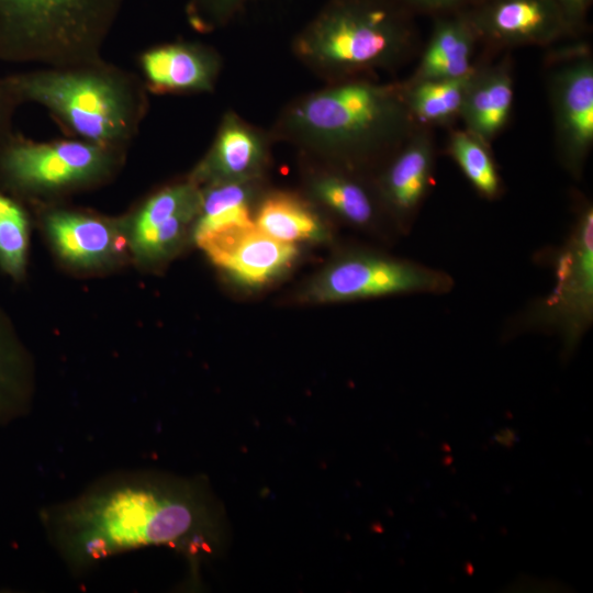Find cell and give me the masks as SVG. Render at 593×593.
Listing matches in <instances>:
<instances>
[{"label": "cell", "instance_id": "obj_1", "mask_svg": "<svg viewBox=\"0 0 593 593\" xmlns=\"http://www.w3.org/2000/svg\"><path fill=\"white\" fill-rule=\"evenodd\" d=\"M41 522L75 574L150 546L199 561L216 555L226 539L223 510L206 482L153 470L100 478L74 499L43 510Z\"/></svg>", "mask_w": 593, "mask_h": 593}, {"label": "cell", "instance_id": "obj_2", "mask_svg": "<svg viewBox=\"0 0 593 593\" xmlns=\"http://www.w3.org/2000/svg\"><path fill=\"white\" fill-rule=\"evenodd\" d=\"M418 127L402 85L355 77L293 101L276 135L346 164L398 150Z\"/></svg>", "mask_w": 593, "mask_h": 593}, {"label": "cell", "instance_id": "obj_3", "mask_svg": "<svg viewBox=\"0 0 593 593\" xmlns=\"http://www.w3.org/2000/svg\"><path fill=\"white\" fill-rule=\"evenodd\" d=\"M18 102L45 108L79 139L126 149L147 110L139 79L103 59L5 76Z\"/></svg>", "mask_w": 593, "mask_h": 593}, {"label": "cell", "instance_id": "obj_4", "mask_svg": "<svg viewBox=\"0 0 593 593\" xmlns=\"http://www.w3.org/2000/svg\"><path fill=\"white\" fill-rule=\"evenodd\" d=\"M417 43L412 13L393 0H328L294 40V52L333 82L394 67Z\"/></svg>", "mask_w": 593, "mask_h": 593}, {"label": "cell", "instance_id": "obj_5", "mask_svg": "<svg viewBox=\"0 0 593 593\" xmlns=\"http://www.w3.org/2000/svg\"><path fill=\"white\" fill-rule=\"evenodd\" d=\"M123 0H0V60L64 67L101 59Z\"/></svg>", "mask_w": 593, "mask_h": 593}, {"label": "cell", "instance_id": "obj_6", "mask_svg": "<svg viewBox=\"0 0 593 593\" xmlns=\"http://www.w3.org/2000/svg\"><path fill=\"white\" fill-rule=\"evenodd\" d=\"M125 150L79 138L36 143L12 134L0 146V189L36 204L89 189L119 171Z\"/></svg>", "mask_w": 593, "mask_h": 593}, {"label": "cell", "instance_id": "obj_7", "mask_svg": "<svg viewBox=\"0 0 593 593\" xmlns=\"http://www.w3.org/2000/svg\"><path fill=\"white\" fill-rule=\"evenodd\" d=\"M553 284L513 323L515 331H545L564 348L578 346L593 323V206L584 202L564 243L548 259Z\"/></svg>", "mask_w": 593, "mask_h": 593}, {"label": "cell", "instance_id": "obj_8", "mask_svg": "<svg viewBox=\"0 0 593 593\" xmlns=\"http://www.w3.org/2000/svg\"><path fill=\"white\" fill-rule=\"evenodd\" d=\"M455 286L446 271L415 261L355 253L325 269L309 287L315 302H337L394 294H445Z\"/></svg>", "mask_w": 593, "mask_h": 593}, {"label": "cell", "instance_id": "obj_9", "mask_svg": "<svg viewBox=\"0 0 593 593\" xmlns=\"http://www.w3.org/2000/svg\"><path fill=\"white\" fill-rule=\"evenodd\" d=\"M37 205L41 228L57 258L69 269L102 272L119 266L130 255L122 219Z\"/></svg>", "mask_w": 593, "mask_h": 593}, {"label": "cell", "instance_id": "obj_10", "mask_svg": "<svg viewBox=\"0 0 593 593\" xmlns=\"http://www.w3.org/2000/svg\"><path fill=\"white\" fill-rule=\"evenodd\" d=\"M549 87L559 156L579 176L593 144L592 59L577 53L555 69Z\"/></svg>", "mask_w": 593, "mask_h": 593}, {"label": "cell", "instance_id": "obj_11", "mask_svg": "<svg viewBox=\"0 0 593 593\" xmlns=\"http://www.w3.org/2000/svg\"><path fill=\"white\" fill-rule=\"evenodd\" d=\"M463 12L478 41L494 47L549 45L573 33L555 0H481Z\"/></svg>", "mask_w": 593, "mask_h": 593}, {"label": "cell", "instance_id": "obj_12", "mask_svg": "<svg viewBox=\"0 0 593 593\" xmlns=\"http://www.w3.org/2000/svg\"><path fill=\"white\" fill-rule=\"evenodd\" d=\"M195 244L208 258L246 286H260L290 267L298 249L277 240L255 225L206 236Z\"/></svg>", "mask_w": 593, "mask_h": 593}, {"label": "cell", "instance_id": "obj_13", "mask_svg": "<svg viewBox=\"0 0 593 593\" xmlns=\"http://www.w3.org/2000/svg\"><path fill=\"white\" fill-rule=\"evenodd\" d=\"M394 154L379 178L377 192L382 205L405 226L432 183L435 152L430 133L417 127Z\"/></svg>", "mask_w": 593, "mask_h": 593}, {"label": "cell", "instance_id": "obj_14", "mask_svg": "<svg viewBox=\"0 0 593 593\" xmlns=\"http://www.w3.org/2000/svg\"><path fill=\"white\" fill-rule=\"evenodd\" d=\"M266 138L236 114H226L211 148L190 178L200 187L221 181H254L267 160Z\"/></svg>", "mask_w": 593, "mask_h": 593}, {"label": "cell", "instance_id": "obj_15", "mask_svg": "<svg viewBox=\"0 0 593 593\" xmlns=\"http://www.w3.org/2000/svg\"><path fill=\"white\" fill-rule=\"evenodd\" d=\"M139 65L145 87L156 93L212 91L220 71L215 52L189 42L149 48L139 57Z\"/></svg>", "mask_w": 593, "mask_h": 593}, {"label": "cell", "instance_id": "obj_16", "mask_svg": "<svg viewBox=\"0 0 593 593\" xmlns=\"http://www.w3.org/2000/svg\"><path fill=\"white\" fill-rule=\"evenodd\" d=\"M513 98L514 81L507 60L477 67L460 112L465 130L490 144L506 125Z\"/></svg>", "mask_w": 593, "mask_h": 593}, {"label": "cell", "instance_id": "obj_17", "mask_svg": "<svg viewBox=\"0 0 593 593\" xmlns=\"http://www.w3.org/2000/svg\"><path fill=\"white\" fill-rule=\"evenodd\" d=\"M477 34L465 12L436 16L429 41L409 81L460 78L475 69Z\"/></svg>", "mask_w": 593, "mask_h": 593}, {"label": "cell", "instance_id": "obj_18", "mask_svg": "<svg viewBox=\"0 0 593 593\" xmlns=\"http://www.w3.org/2000/svg\"><path fill=\"white\" fill-rule=\"evenodd\" d=\"M33 394L31 354L0 306V426L29 413Z\"/></svg>", "mask_w": 593, "mask_h": 593}, {"label": "cell", "instance_id": "obj_19", "mask_svg": "<svg viewBox=\"0 0 593 593\" xmlns=\"http://www.w3.org/2000/svg\"><path fill=\"white\" fill-rule=\"evenodd\" d=\"M251 182L221 181L201 187L191 231L194 242L226 230L255 225L250 209Z\"/></svg>", "mask_w": 593, "mask_h": 593}, {"label": "cell", "instance_id": "obj_20", "mask_svg": "<svg viewBox=\"0 0 593 593\" xmlns=\"http://www.w3.org/2000/svg\"><path fill=\"white\" fill-rule=\"evenodd\" d=\"M313 195L349 224L370 228L379 220V197L360 180L342 171H325L311 180Z\"/></svg>", "mask_w": 593, "mask_h": 593}, {"label": "cell", "instance_id": "obj_21", "mask_svg": "<svg viewBox=\"0 0 593 593\" xmlns=\"http://www.w3.org/2000/svg\"><path fill=\"white\" fill-rule=\"evenodd\" d=\"M477 67L460 78L409 81L402 85L404 100L416 124L441 125L460 118Z\"/></svg>", "mask_w": 593, "mask_h": 593}, {"label": "cell", "instance_id": "obj_22", "mask_svg": "<svg viewBox=\"0 0 593 593\" xmlns=\"http://www.w3.org/2000/svg\"><path fill=\"white\" fill-rule=\"evenodd\" d=\"M254 223L270 237L288 244L324 236V225L317 214L303 200L288 193H273L264 199Z\"/></svg>", "mask_w": 593, "mask_h": 593}, {"label": "cell", "instance_id": "obj_23", "mask_svg": "<svg viewBox=\"0 0 593 593\" xmlns=\"http://www.w3.org/2000/svg\"><path fill=\"white\" fill-rule=\"evenodd\" d=\"M30 235V215L22 201L0 189V270L15 282L26 276Z\"/></svg>", "mask_w": 593, "mask_h": 593}, {"label": "cell", "instance_id": "obj_24", "mask_svg": "<svg viewBox=\"0 0 593 593\" xmlns=\"http://www.w3.org/2000/svg\"><path fill=\"white\" fill-rule=\"evenodd\" d=\"M448 154L459 169L484 199L494 200L502 192V180L489 144L466 130L452 131Z\"/></svg>", "mask_w": 593, "mask_h": 593}, {"label": "cell", "instance_id": "obj_25", "mask_svg": "<svg viewBox=\"0 0 593 593\" xmlns=\"http://www.w3.org/2000/svg\"><path fill=\"white\" fill-rule=\"evenodd\" d=\"M251 0H188L187 14L198 30L209 31L231 21Z\"/></svg>", "mask_w": 593, "mask_h": 593}, {"label": "cell", "instance_id": "obj_26", "mask_svg": "<svg viewBox=\"0 0 593 593\" xmlns=\"http://www.w3.org/2000/svg\"><path fill=\"white\" fill-rule=\"evenodd\" d=\"M412 14L415 12L435 16L460 13L481 0H393Z\"/></svg>", "mask_w": 593, "mask_h": 593}, {"label": "cell", "instance_id": "obj_27", "mask_svg": "<svg viewBox=\"0 0 593 593\" xmlns=\"http://www.w3.org/2000/svg\"><path fill=\"white\" fill-rule=\"evenodd\" d=\"M19 104L5 77H0V146L13 134L12 121Z\"/></svg>", "mask_w": 593, "mask_h": 593}, {"label": "cell", "instance_id": "obj_28", "mask_svg": "<svg viewBox=\"0 0 593 593\" xmlns=\"http://www.w3.org/2000/svg\"><path fill=\"white\" fill-rule=\"evenodd\" d=\"M573 31L582 24L591 0H555Z\"/></svg>", "mask_w": 593, "mask_h": 593}]
</instances>
